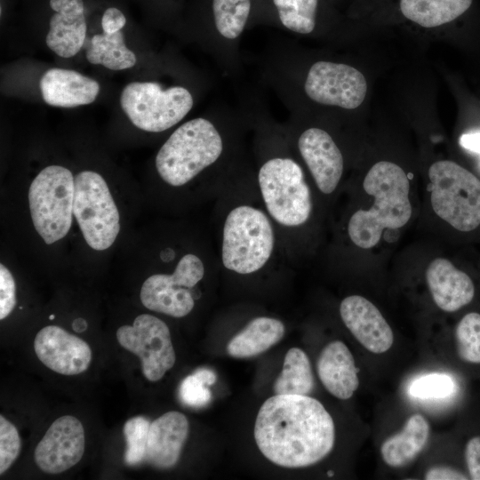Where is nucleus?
I'll return each mask as SVG.
<instances>
[{
    "label": "nucleus",
    "instance_id": "nucleus-39",
    "mask_svg": "<svg viewBox=\"0 0 480 480\" xmlns=\"http://www.w3.org/2000/svg\"><path fill=\"white\" fill-rule=\"evenodd\" d=\"M194 374L207 386L212 385L216 381L215 373L212 370L206 368L197 369Z\"/></svg>",
    "mask_w": 480,
    "mask_h": 480
},
{
    "label": "nucleus",
    "instance_id": "nucleus-21",
    "mask_svg": "<svg viewBox=\"0 0 480 480\" xmlns=\"http://www.w3.org/2000/svg\"><path fill=\"white\" fill-rule=\"evenodd\" d=\"M316 370L324 387L337 398H350L359 386L353 355L340 340L332 341L323 348Z\"/></svg>",
    "mask_w": 480,
    "mask_h": 480
},
{
    "label": "nucleus",
    "instance_id": "nucleus-14",
    "mask_svg": "<svg viewBox=\"0 0 480 480\" xmlns=\"http://www.w3.org/2000/svg\"><path fill=\"white\" fill-rule=\"evenodd\" d=\"M85 445L84 429L78 419L65 415L55 420L37 444L34 459L48 474H59L82 459Z\"/></svg>",
    "mask_w": 480,
    "mask_h": 480
},
{
    "label": "nucleus",
    "instance_id": "nucleus-15",
    "mask_svg": "<svg viewBox=\"0 0 480 480\" xmlns=\"http://www.w3.org/2000/svg\"><path fill=\"white\" fill-rule=\"evenodd\" d=\"M34 349L45 366L63 375L82 373L92 361L90 346L57 325L45 326L37 332Z\"/></svg>",
    "mask_w": 480,
    "mask_h": 480
},
{
    "label": "nucleus",
    "instance_id": "nucleus-24",
    "mask_svg": "<svg viewBox=\"0 0 480 480\" xmlns=\"http://www.w3.org/2000/svg\"><path fill=\"white\" fill-rule=\"evenodd\" d=\"M473 0H400L402 14L424 28L449 23L466 12Z\"/></svg>",
    "mask_w": 480,
    "mask_h": 480
},
{
    "label": "nucleus",
    "instance_id": "nucleus-8",
    "mask_svg": "<svg viewBox=\"0 0 480 480\" xmlns=\"http://www.w3.org/2000/svg\"><path fill=\"white\" fill-rule=\"evenodd\" d=\"M120 105L137 128L161 132L180 123L189 113L194 99L183 86L163 88L156 82H132L124 87Z\"/></svg>",
    "mask_w": 480,
    "mask_h": 480
},
{
    "label": "nucleus",
    "instance_id": "nucleus-41",
    "mask_svg": "<svg viewBox=\"0 0 480 480\" xmlns=\"http://www.w3.org/2000/svg\"><path fill=\"white\" fill-rule=\"evenodd\" d=\"M327 475H328L329 476H332L333 475V472L330 470V471L327 472Z\"/></svg>",
    "mask_w": 480,
    "mask_h": 480
},
{
    "label": "nucleus",
    "instance_id": "nucleus-17",
    "mask_svg": "<svg viewBox=\"0 0 480 480\" xmlns=\"http://www.w3.org/2000/svg\"><path fill=\"white\" fill-rule=\"evenodd\" d=\"M55 12L45 37L48 48L61 58L75 56L84 45L87 24L83 0H50Z\"/></svg>",
    "mask_w": 480,
    "mask_h": 480
},
{
    "label": "nucleus",
    "instance_id": "nucleus-38",
    "mask_svg": "<svg viewBox=\"0 0 480 480\" xmlns=\"http://www.w3.org/2000/svg\"><path fill=\"white\" fill-rule=\"evenodd\" d=\"M460 143L464 148L480 155V132L463 134Z\"/></svg>",
    "mask_w": 480,
    "mask_h": 480
},
{
    "label": "nucleus",
    "instance_id": "nucleus-22",
    "mask_svg": "<svg viewBox=\"0 0 480 480\" xmlns=\"http://www.w3.org/2000/svg\"><path fill=\"white\" fill-rule=\"evenodd\" d=\"M284 332V324L277 318L254 317L230 340L227 351L236 358L255 356L279 342Z\"/></svg>",
    "mask_w": 480,
    "mask_h": 480
},
{
    "label": "nucleus",
    "instance_id": "nucleus-33",
    "mask_svg": "<svg viewBox=\"0 0 480 480\" xmlns=\"http://www.w3.org/2000/svg\"><path fill=\"white\" fill-rule=\"evenodd\" d=\"M180 397L184 404L199 408L211 401L212 394L207 385L193 373L181 381Z\"/></svg>",
    "mask_w": 480,
    "mask_h": 480
},
{
    "label": "nucleus",
    "instance_id": "nucleus-16",
    "mask_svg": "<svg viewBox=\"0 0 480 480\" xmlns=\"http://www.w3.org/2000/svg\"><path fill=\"white\" fill-rule=\"evenodd\" d=\"M340 315L346 327L369 351L381 354L391 348L393 332L378 308L366 298L360 295L344 298Z\"/></svg>",
    "mask_w": 480,
    "mask_h": 480
},
{
    "label": "nucleus",
    "instance_id": "nucleus-5",
    "mask_svg": "<svg viewBox=\"0 0 480 480\" xmlns=\"http://www.w3.org/2000/svg\"><path fill=\"white\" fill-rule=\"evenodd\" d=\"M226 140L215 124L204 117L180 125L159 148L155 165L168 186L181 188L219 164Z\"/></svg>",
    "mask_w": 480,
    "mask_h": 480
},
{
    "label": "nucleus",
    "instance_id": "nucleus-12",
    "mask_svg": "<svg viewBox=\"0 0 480 480\" xmlns=\"http://www.w3.org/2000/svg\"><path fill=\"white\" fill-rule=\"evenodd\" d=\"M304 91L316 103L355 109L366 96L367 82L352 66L319 60L308 69Z\"/></svg>",
    "mask_w": 480,
    "mask_h": 480
},
{
    "label": "nucleus",
    "instance_id": "nucleus-37",
    "mask_svg": "<svg viewBox=\"0 0 480 480\" xmlns=\"http://www.w3.org/2000/svg\"><path fill=\"white\" fill-rule=\"evenodd\" d=\"M427 480H460L468 477L460 471L450 467L438 466L428 469L425 475Z\"/></svg>",
    "mask_w": 480,
    "mask_h": 480
},
{
    "label": "nucleus",
    "instance_id": "nucleus-6",
    "mask_svg": "<svg viewBox=\"0 0 480 480\" xmlns=\"http://www.w3.org/2000/svg\"><path fill=\"white\" fill-rule=\"evenodd\" d=\"M430 201L435 213L459 231L480 225V180L450 160L435 162L428 169Z\"/></svg>",
    "mask_w": 480,
    "mask_h": 480
},
{
    "label": "nucleus",
    "instance_id": "nucleus-13",
    "mask_svg": "<svg viewBox=\"0 0 480 480\" xmlns=\"http://www.w3.org/2000/svg\"><path fill=\"white\" fill-rule=\"evenodd\" d=\"M297 148L316 189L332 196L344 172V158L333 138L321 128L310 127L299 135Z\"/></svg>",
    "mask_w": 480,
    "mask_h": 480
},
{
    "label": "nucleus",
    "instance_id": "nucleus-36",
    "mask_svg": "<svg viewBox=\"0 0 480 480\" xmlns=\"http://www.w3.org/2000/svg\"><path fill=\"white\" fill-rule=\"evenodd\" d=\"M126 18L124 13L116 7L108 8L101 18V27L104 33L114 34L125 26Z\"/></svg>",
    "mask_w": 480,
    "mask_h": 480
},
{
    "label": "nucleus",
    "instance_id": "nucleus-1",
    "mask_svg": "<svg viewBox=\"0 0 480 480\" xmlns=\"http://www.w3.org/2000/svg\"><path fill=\"white\" fill-rule=\"evenodd\" d=\"M217 200V259L223 270L252 276L276 263L291 262L255 180H237Z\"/></svg>",
    "mask_w": 480,
    "mask_h": 480
},
{
    "label": "nucleus",
    "instance_id": "nucleus-25",
    "mask_svg": "<svg viewBox=\"0 0 480 480\" xmlns=\"http://www.w3.org/2000/svg\"><path fill=\"white\" fill-rule=\"evenodd\" d=\"M85 57L91 64L116 71L131 68L137 61L135 53L126 46L122 31L94 35Z\"/></svg>",
    "mask_w": 480,
    "mask_h": 480
},
{
    "label": "nucleus",
    "instance_id": "nucleus-3",
    "mask_svg": "<svg viewBox=\"0 0 480 480\" xmlns=\"http://www.w3.org/2000/svg\"><path fill=\"white\" fill-rule=\"evenodd\" d=\"M255 184L291 260L295 237L309 223L314 212L312 189L305 172L290 156L274 155L260 164Z\"/></svg>",
    "mask_w": 480,
    "mask_h": 480
},
{
    "label": "nucleus",
    "instance_id": "nucleus-10",
    "mask_svg": "<svg viewBox=\"0 0 480 480\" xmlns=\"http://www.w3.org/2000/svg\"><path fill=\"white\" fill-rule=\"evenodd\" d=\"M74 215L87 244L96 250L109 248L119 231V212L103 177L82 171L75 177Z\"/></svg>",
    "mask_w": 480,
    "mask_h": 480
},
{
    "label": "nucleus",
    "instance_id": "nucleus-20",
    "mask_svg": "<svg viewBox=\"0 0 480 480\" xmlns=\"http://www.w3.org/2000/svg\"><path fill=\"white\" fill-rule=\"evenodd\" d=\"M426 280L435 303L444 311H457L474 298L475 286L469 276L447 259L430 261Z\"/></svg>",
    "mask_w": 480,
    "mask_h": 480
},
{
    "label": "nucleus",
    "instance_id": "nucleus-34",
    "mask_svg": "<svg viewBox=\"0 0 480 480\" xmlns=\"http://www.w3.org/2000/svg\"><path fill=\"white\" fill-rule=\"evenodd\" d=\"M16 284L9 269L0 264V319L7 317L16 306Z\"/></svg>",
    "mask_w": 480,
    "mask_h": 480
},
{
    "label": "nucleus",
    "instance_id": "nucleus-2",
    "mask_svg": "<svg viewBox=\"0 0 480 480\" xmlns=\"http://www.w3.org/2000/svg\"><path fill=\"white\" fill-rule=\"evenodd\" d=\"M254 438L271 462L284 468H304L332 452L335 428L318 400L308 396L275 395L259 410Z\"/></svg>",
    "mask_w": 480,
    "mask_h": 480
},
{
    "label": "nucleus",
    "instance_id": "nucleus-32",
    "mask_svg": "<svg viewBox=\"0 0 480 480\" xmlns=\"http://www.w3.org/2000/svg\"><path fill=\"white\" fill-rule=\"evenodd\" d=\"M21 442L16 427L0 415V474L5 472L16 460Z\"/></svg>",
    "mask_w": 480,
    "mask_h": 480
},
{
    "label": "nucleus",
    "instance_id": "nucleus-42",
    "mask_svg": "<svg viewBox=\"0 0 480 480\" xmlns=\"http://www.w3.org/2000/svg\"><path fill=\"white\" fill-rule=\"evenodd\" d=\"M54 317H55L54 315H51V316H49V319H50V320H52V319H54Z\"/></svg>",
    "mask_w": 480,
    "mask_h": 480
},
{
    "label": "nucleus",
    "instance_id": "nucleus-9",
    "mask_svg": "<svg viewBox=\"0 0 480 480\" xmlns=\"http://www.w3.org/2000/svg\"><path fill=\"white\" fill-rule=\"evenodd\" d=\"M206 263L195 252L181 255L172 273L154 274L144 281L141 303L149 310L172 317L188 316L200 295L196 286L206 275Z\"/></svg>",
    "mask_w": 480,
    "mask_h": 480
},
{
    "label": "nucleus",
    "instance_id": "nucleus-35",
    "mask_svg": "<svg viewBox=\"0 0 480 480\" xmlns=\"http://www.w3.org/2000/svg\"><path fill=\"white\" fill-rule=\"evenodd\" d=\"M465 459L471 479L480 480V436H475L468 441Z\"/></svg>",
    "mask_w": 480,
    "mask_h": 480
},
{
    "label": "nucleus",
    "instance_id": "nucleus-31",
    "mask_svg": "<svg viewBox=\"0 0 480 480\" xmlns=\"http://www.w3.org/2000/svg\"><path fill=\"white\" fill-rule=\"evenodd\" d=\"M453 380L444 373H430L420 376L412 381L409 392L413 397L420 399L441 398L452 393Z\"/></svg>",
    "mask_w": 480,
    "mask_h": 480
},
{
    "label": "nucleus",
    "instance_id": "nucleus-28",
    "mask_svg": "<svg viewBox=\"0 0 480 480\" xmlns=\"http://www.w3.org/2000/svg\"><path fill=\"white\" fill-rule=\"evenodd\" d=\"M273 3L287 29L299 34L314 30L318 0H273Z\"/></svg>",
    "mask_w": 480,
    "mask_h": 480
},
{
    "label": "nucleus",
    "instance_id": "nucleus-7",
    "mask_svg": "<svg viewBox=\"0 0 480 480\" xmlns=\"http://www.w3.org/2000/svg\"><path fill=\"white\" fill-rule=\"evenodd\" d=\"M75 179L60 165L44 168L32 180L29 210L36 232L52 244L68 233L74 213Z\"/></svg>",
    "mask_w": 480,
    "mask_h": 480
},
{
    "label": "nucleus",
    "instance_id": "nucleus-30",
    "mask_svg": "<svg viewBox=\"0 0 480 480\" xmlns=\"http://www.w3.org/2000/svg\"><path fill=\"white\" fill-rule=\"evenodd\" d=\"M150 424L149 420L143 416L132 417L124 423V460L126 465L136 466L145 461Z\"/></svg>",
    "mask_w": 480,
    "mask_h": 480
},
{
    "label": "nucleus",
    "instance_id": "nucleus-11",
    "mask_svg": "<svg viewBox=\"0 0 480 480\" xmlns=\"http://www.w3.org/2000/svg\"><path fill=\"white\" fill-rule=\"evenodd\" d=\"M116 339L124 348L140 357L142 372L150 381L161 380L175 364L169 327L155 316L139 315L132 325L117 329Z\"/></svg>",
    "mask_w": 480,
    "mask_h": 480
},
{
    "label": "nucleus",
    "instance_id": "nucleus-4",
    "mask_svg": "<svg viewBox=\"0 0 480 480\" xmlns=\"http://www.w3.org/2000/svg\"><path fill=\"white\" fill-rule=\"evenodd\" d=\"M363 187L374 202L368 210L353 212L347 224V233L356 246L370 249L380 242L385 228L397 229L409 221L410 181L402 167L389 161H380L366 173Z\"/></svg>",
    "mask_w": 480,
    "mask_h": 480
},
{
    "label": "nucleus",
    "instance_id": "nucleus-29",
    "mask_svg": "<svg viewBox=\"0 0 480 480\" xmlns=\"http://www.w3.org/2000/svg\"><path fill=\"white\" fill-rule=\"evenodd\" d=\"M457 351L465 362L480 364V314L465 315L455 330Z\"/></svg>",
    "mask_w": 480,
    "mask_h": 480
},
{
    "label": "nucleus",
    "instance_id": "nucleus-23",
    "mask_svg": "<svg viewBox=\"0 0 480 480\" xmlns=\"http://www.w3.org/2000/svg\"><path fill=\"white\" fill-rule=\"evenodd\" d=\"M429 436V425L420 414L412 415L404 428L386 439L380 447L385 463L401 468L411 463L424 449Z\"/></svg>",
    "mask_w": 480,
    "mask_h": 480
},
{
    "label": "nucleus",
    "instance_id": "nucleus-19",
    "mask_svg": "<svg viewBox=\"0 0 480 480\" xmlns=\"http://www.w3.org/2000/svg\"><path fill=\"white\" fill-rule=\"evenodd\" d=\"M44 101L52 107L76 108L92 103L99 92V83L77 71L50 68L39 81Z\"/></svg>",
    "mask_w": 480,
    "mask_h": 480
},
{
    "label": "nucleus",
    "instance_id": "nucleus-40",
    "mask_svg": "<svg viewBox=\"0 0 480 480\" xmlns=\"http://www.w3.org/2000/svg\"><path fill=\"white\" fill-rule=\"evenodd\" d=\"M72 325H73V329L77 332H82L85 331L86 328H87V324H86L85 320H84L82 318L76 319L73 322Z\"/></svg>",
    "mask_w": 480,
    "mask_h": 480
},
{
    "label": "nucleus",
    "instance_id": "nucleus-27",
    "mask_svg": "<svg viewBox=\"0 0 480 480\" xmlns=\"http://www.w3.org/2000/svg\"><path fill=\"white\" fill-rule=\"evenodd\" d=\"M251 0H212L214 24L219 34L228 40L244 31L251 11Z\"/></svg>",
    "mask_w": 480,
    "mask_h": 480
},
{
    "label": "nucleus",
    "instance_id": "nucleus-26",
    "mask_svg": "<svg viewBox=\"0 0 480 480\" xmlns=\"http://www.w3.org/2000/svg\"><path fill=\"white\" fill-rule=\"evenodd\" d=\"M313 388L314 378L307 354L299 348H290L273 385L275 395L308 396Z\"/></svg>",
    "mask_w": 480,
    "mask_h": 480
},
{
    "label": "nucleus",
    "instance_id": "nucleus-18",
    "mask_svg": "<svg viewBox=\"0 0 480 480\" xmlns=\"http://www.w3.org/2000/svg\"><path fill=\"white\" fill-rule=\"evenodd\" d=\"M188 431V420L180 412H167L156 419L149 427L145 461L157 468L175 466Z\"/></svg>",
    "mask_w": 480,
    "mask_h": 480
}]
</instances>
